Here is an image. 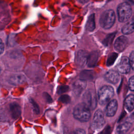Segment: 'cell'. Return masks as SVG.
Returning <instances> with one entry per match:
<instances>
[{
    "label": "cell",
    "mask_w": 134,
    "mask_h": 134,
    "mask_svg": "<svg viewBox=\"0 0 134 134\" xmlns=\"http://www.w3.org/2000/svg\"><path fill=\"white\" fill-rule=\"evenodd\" d=\"M10 113L14 119H17L21 115V107L16 103H11L9 105Z\"/></svg>",
    "instance_id": "obj_14"
},
{
    "label": "cell",
    "mask_w": 134,
    "mask_h": 134,
    "mask_svg": "<svg viewBox=\"0 0 134 134\" xmlns=\"http://www.w3.org/2000/svg\"><path fill=\"white\" fill-rule=\"evenodd\" d=\"M117 57H118V54L117 53L113 52L110 53L107 58V62H106V65L107 66H110L112 65L114 63Z\"/></svg>",
    "instance_id": "obj_21"
},
{
    "label": "cell",
    "mask_w": 134,
    "mask_h": 134,
    "mask_svg": "<svg viewBox=\"0 0 134 134\" xmlns=\"http://www.w3.org/2000/svg\"><path fill=\"white\" fill-rule=\"evenodd\" d=\"M4 50V44L2 40L0 39V54H1Z\"/></svg>",
    "instance_id": "obj_31"
},
{
    "label": "cell",
    "mask_w": 134,
    "mask_h": 134,
    "mask_svg": "<svg viewBox=\"0 0 134 134\" xmlns=\"http://www.w3.org/2000/svg\"><path fill=\"white\" fill-rule=\"evenodd\" d=\"M69 89V87L68 86H67V85H62V86H60L58 87L57 93L59 94H63V93L68 92Z\"/></svg>",
    "instance_id": "obj_24"
},
{
    "label": "cell",
    "mask_w": 134,
    "mask_h": 134,
    "mask_svg": "<svg viewBox=\"0 0 134 134\" xmlns=\"http://www.w3.org/2000/svg\"><path fill=\"white\" fill-rule=\"evenodd\" d=\"M88 58V53L84 50H80L77 52L76 58L75 63L76 66L79 68H82L87 64Z\"/></svg>",
    "instance_id": "obj_7"
},
{
    "label": "cell",
    "mask_w": 134,
    "mask_h": 134,
    "mask_svg": "<svg viewBox=\"0 0 134 134\" xmlns=\"http://www.w3.org/2000/svg\"><path fill=\"white\" fill-rule=\"evenodd\" d=\"M105 124V119L103 111L99 109L97 110L94 116L91 128L94 130L100 129Z\"/></svg>",
    "instance_id": "obj_6"
},
{
    "label": "cell",
    "mask_w": 134,
    "mask_h": 134,
    "mask_svg": "<svg viewBox=\"0 0 134 134\" xmlns=\"http://www.w3.org/2000/svg\"><path fill=\"white\" fill-rule=\"evenodd\" d=\"M86 86V81L81 79L76 81L73 84V93L76 96H80L85 88Z\"/></svg>",
    "instance_id": "obj_11"
},
{
    "label": "cell",
    "mask_w": 134,
    "mask_h": 134,
    "mask_svg": "<svg viewBox=\"0 0 134 134\" xmlns=\"http://www.w3.org/2000/svg\"><path fill=\"white\" fill-rule=\"evenodd\" d=\"M71 134H85V132L83 129H78L74 131Z\"/></svg>",
    "instance_id": "obj_29"
},
{
    "label": "cell",
    "mask_w": 134,
    "mask_h": 134,
    "mask_svg": "<svg viewBox=\"0 0 134 134\" xmlns=\"http://www.w3.org/2000/svg\"><path fill=\"white\" fill-rule=\"evenodd\" d=\"M115 35H116L115 33H112L107 35V36L106 37V38L104 40L103 42L104 44L106 46H109L112 42V41L114 37L115 36Z\"/></svg>",
    "instance_id": "obj_22"
},
{
    "label": "cell",
    "mask_w": 134,
    "mask_h": 134,
    "mask_svg": "<svg viewBox=\"0 0 134 134\" xmlns=\"http://www.w3.org/2000/svg\"><path fill=\"white\" fill-rule=\"evenodd\" d=\"M86 29L89 31H93L95 28V15L91 14L88 18L86 24Z\"/></svg>",
    "instance_id": "obj_18"
},
{
    "label": "cell",
    "mask_w": 134,
    "mask_h": 134,
    "mask_svg": "<svg viewBox=\"0 0 134 134\" xmlns=\"http://www.w3.org/2000/svg\"><path fill=\"white\" fill-rule=\"evenodd\" d=\"M133 22H134V20H133Z\"/></svg>",
    "instance_id": "obj_35"
},
{
    "label": "cell",
    "mask_w": 134,
    "mask_h": 134,
    "mask_svg": "<svg viewBox=\"0 0 134 134\" xmlns=\"http://www.w3.org/2000/svg\"><path fill=\"white\" fill-rule=\"evenodd\" d=\"M100 134H103V133H102H102H100Z\"/></svg>",
    "instance_id": "obj_34"
},
{
    "label": "cell",
    "mask_w": 134,
    "mask_h": 134,
    "mask_svg": "<svg viewBox=\"0 0 134 134\" xmlns=\"http://www.w3.org/2000/svg\"><path fill=\"white\" fill-rule=\"evenodd\" d=\"M133 116H134L133 115L130 117H129L128 119L126 120L124 122L118 126L116 131L118 134H124L129 130L132 125V120L134 119Z\"/></svg>",
    "instance_id": "obj_10"
},
{
    "label": "cell",
    "mask_w": 134,
    "mask_h": 134,
    "mask_svg": "<svg viewBox=\"0 0 134 134\" xmlns=\"http://www.w3.org/2000/svg\"><path fill=\"white\" fill-rule=\"evenodd\" d=\"M125 108L129 111H131L134 109V95H129L125 99L124 102Z\"/></svg>",
    "instance_id": "obj_16"
},
{
    "label": "cell",
    "mask_w": 134,
    "mask_h": 134,
    "mask_svg": "<svg viewBox=\"0 0 134 134\" xmlns=\"http://www.w3.org/2000/svg\"><path fill=\"white\" fill-rule=\"evenodd\" d=\"M29 100H30L31 104H32V106L33 107V110H34V112L36 114H39L40 112V109H39V107L38 104L35 102L34 100H33L31 98H30L29 99Z\"/></svg>",
    "instance_id": "obj_25"
},
{
    "label": "cell",
    "mask_w": 134,
    "mask_h": 134,
    "mask_svg": "<svg viewBox=\"0 0 134 134\" xmlns=\"http://www.w3.org/2000/svg\"><path fill=\"white\" fill-rule=\"evenodd\" d=\"M117 14L120 22L124 23L128 21L132 14L131 6L126 2L121 3L117 7Z\"/></svg>",
    "instance_id": "obj_3"
},
{
    "label": "cell",
    "mask_w": 134,
    "mask_h": 134,
    "mask_svg": "<svg viewBox=\"0 0 134 134\" xmlns=\"http://www.w3.org/2000/svg\"><path fill=\"white\" fill-rule=\"evenodd\" d=\"M118 108V103L116 99H113L108 103L106 108V114L108 117L113 116Z\"/></svg>",
    "instance_id": "obj_13"
},
{
    "label": "cell",
    "mask_w": 134,
    "mask_h": 134,
    "mask_svg": "<svg viewBox=\"0 0 134 134\" xmlns=\"http://www.w3.org/2000/svg\"><path fill=\"white\" fill-rule=\"evenodd\" d=\"M83 103L86 104L90 109H94L97 105V98L94 91L88 90L83 96Z\"/></svg>",
    "instance_id": "obj_5"
},
{
    "label": "cell",
    "mask_w": 134,
    "mask_h": 134,
    "mask_svg": "<svg viewBox=\"0 0 134 134\" xmlns=\"http://www.w3.org/2000/svg\"><path fill=\"white\" fill-rule=\"evenodd\" d=\"M59 101H60L61 102L64 103V104H68L70 102L71 100V98L68 95H61L59 98Z\"/></svg>",
    "instance_id": "obj_23"
},
{
    "label": "cell",
    "mask_w": 134,
    "mask_h": 134,
    "mask_svg": "<svg viewBox=\"0 0 134 134\" xmlns=\"http://www.w3.org/2000/svg\"><path fill=\"white\" fill-rule=\"evenodd\" d=\"M114 94L113 88L110 86H104L98 91V102L101 105L108 103Z\"/></svg>",
    "instance_id": "obj_4"
},
{
    "label": "cell",
    "mask_w": 134,
    "mask_h": 134,
    "mask_svg": "<svg viewBox=\"0 0 134 134\" xmlns=\"http://www.w3.org/2000/svg\"><path fill=\"white\" fill-rule=\"evenodd\" d=\"M1 68H0V73H1Z\"/></svg>",
    "instance_id": "obj_33"
},
{
    "label": "cell",
    "mask_w": 134,
    "mask_h": 134,
    "mask_svg": "<svg viewBox=\"0 0 134 134\" xmlns=\"http://www.w3.org/2000/svg\"><path fill=\"white\" fill-rule=\"evenodd\" d=\"M115 21V14L111 9L104 11L100 15L99 23L102 27L107 29L111 28Z\"/></svg>",
    "instance_id": "obj_2"
},
{
    "label": "cell",
    "mask_w": 134,
    "mask_h": 134,
    "mask_svg": "<svg viewBox=\"0 0 134 134\" xmlns=\"http://www.w3.org/2000/svg\"><path fill=\"white\" fill-rule=\"evenodd\" d=\"M124 1L130 5H134V0H124Z\"/></svg>",
    "instance_id": "obj_32"
},
{
    "label": "cell",
    "mask_w": 134,
    "mask_h": 134,
    "mask_svg": "<svg viewBox=\"0 0 134 134\" xmlns=\"http://www.w3.org/2000/svg\"><path fill=\"white\" fill-rule=\"evenodd\" d=\"M98 58V54L96 51L92 52L90 55H88V58L87 62L88 66L91 68L94 66L97 61Z\"/></svg>",
    "instance_id": "obj_17"
},
{
    "label": "cell",
    "mask_w": 134,
    "mask_h": 134,
    "mask_svg": "<svg viewBox=\"0 0 134 134\" xmlns=\"http://www.w3.org/2000/svg\"><path fill=\"white\" fill-rule=\"evenodd\" d=\"M73 114L75 119L82 122L87 121L91 116L90 109L83 102L75 106Z\"/></svg>",
    "instance_id": "obj_1"
},
{
    "label": "cell",
    "mask_w": 134,
    "mask_h": 134,
    "mask_svg": "<svg viewBox=\"0 0 134 134\" xmlns=\"http://www.w3.org/2000/svg\"><path fill=\"white\" fill-rule=\"evenodd\" d=\"M128 86L129 89L132 91H134V76L131 77L129 80Z\"/></svg>",
    "instance_id": "obj_26"
},
{
    "label": "cell",
    "mask_w": 134,
    "mask_h": 134,
    "mask_svg": "<svg viewBox=\"0 0 134 134\" xmlns=\"http://www.w3.org/2000/svg\"><path fill=\"white\" fill-rule=\"evenodd\" d=\"M110 133H111V128L110 126H108L106 127L103 134H110Z\"/></svg>",
    "instance_id": "obj_30"
},
{
    "label": "cell",
    "mask_w": 134,
    "mask_h": 134,
    "mask_svg": "<svg viewBox=\"0 0 134 134\" xmlns=\"http://www.w3.org/2000/svg\"><path fill=\"white\" fill-rule=\"evenodd\" d=\"M121 31L124 34H130L134 31V22L133 21H130L126 24L122 28Z\"/></svg>",
    "instance_id": "obj_20"
},
{
    "label": "cell",
    "mask_w": 134,
    "mask_h": 134,
    "mask_svg": "<svg viewBox=\"0 0 134 134\" xmlns=\"http://www.w3.org/2000/svg\"><path fill=\"white\" fill-rule=\"evenodd\" d=\"M80 79L86 80H92L94 79V72L91 70H84L80 75Z\"/></svg>",
    "instance_id": "obj_19"
},
{
    "label": "cell",
    "mask_w": 134,
    "mask_h": 134,
    "mask_svg": "<svg viewBox=\"0 0 134 134\" xmlns=\"http://www.w3.org/2000/svg\"><path fill=\"white\" fill-rule=\"evenodd\" d=\"M129 60L131 67L134 70V51L130 53Z\"/></svg>",
    "instance_id": "obj_27"
},
{
    "label": "cell",
    "mask_w": 134,
    "mask_h": 134,
    "mask_svg": "<svg viewBox=\"0 0 134 134\" xmlns=\"http://www.w3.org/2000/svg\"><path fill=\"white\" fill-rule=\"evenodd\" d=\"M128 39L124 36H121L117 38L114 44L115 49L118 52L123 51L127 46Z\"/></svg>",
    "instance_id": "obj_9"
},
{
    "label": "cell",
    "mask_w": 134,
    "mask_h": 134,
    "mask_svg": "<svg viewBox=\"0 0 134 134\" xmlns=\"http://www.w3.org/2000/svg\"><path fill=\"white\" fill-rule=\"evenodd\" d=\"M118 71L122 74L128 73L131 68L129 58L127 57H122L117 65Z\"/></svg>",
    "instance_id": "obj_8"
},
{
    "label": "cell",
    "mask_w": 134,
    "mask_h": 134,
    "mask_svg": "<svg viewBox=\"0 0 134 134\" xmlns=\"http://www.w3.org/2000/svg\"><path fill=\"white\" fill-rule=\"evenodd\" d=\"M26 81V78L23 74H16L12 76L9 79V83L13 85L23 84Z\"/></svg>",
    "instance_id": "obj_15"
},
{
    "label": "cell",
    "mask_w": 134,
    "mask_h": 134,
    "mask_svg": "<svg viewBox=\"0 0 134 134\" xmlns=\"http://www.w3.org/2000/svg\"><path fill=\"white\" fill-rule=\"evenodd\" d=\"M105 79L108 82L115 84L117 83L119 80V75L116 71L110 70L105 74Z\"/></svg>",
    "instance_id": "obj_12"
},
{
    "label": "cell",
    "mask_w": 134,
    "mask_h": 134,
    "mask_svg": "<svg viewBox=\"0 0 134 134\" xmlns=\"http://www.w3.org/2000/svg\"><path fill=\"white\" fill-rule=\"evenodd\" d=\"M43 96H44V98L46 99L47 102H48V103H51L52 101L51 96L48 93H43Z\"/></svg>",
    "instance_id": "obj_28"
}]
</instances>
